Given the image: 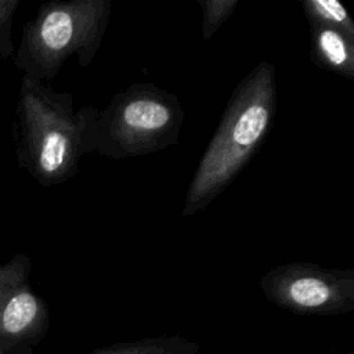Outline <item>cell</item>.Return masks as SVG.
<instances>
[{"instance_id":"1","label":"cell","mask_w":354,"mask_h":354,"mask_svg":"<svg viewBox=\"0 0 354 354\" xmlns=\"http://www.w3.org/2000/svg\"><path fill=\"white\" fill-rule=\"evenodd\" d=\"M98 113L91 105L75 108L68 91L22 76L12 122L18 166L43 187L71 180L95 151Z\"/></svg>"},{"instance_id":"2","label":"cell","mask_w":354,"mask_h":354,"mask_svg":"<svg viewBox=\"0 0 354 354\" xmlns=\"http://www.w3.org/2000/svg\"><path fill=\"white\" fill-rule=\"evenodd\" d=\"M277 109V68L261 61L241 79L188 185L183 216L213 202L267 138Z\"/></svg>"},{"instance_id":"3","label":"cell","mask_w":354,"mask_h":354,"mask_svg":"<svg viewBox=\"0 0 354 354\" xmlns=\"http://www.w3.org/2000/svg\"><path fill=\"white\" fill-rule=\"evenodd\" d=\"M109 0L48 1L22 29L14 64L22 76L50 84L64 64L76 57L80 68L93 62L105 36Z\"/></svg>"},{"instance_id":"4","label":"cell","mask_w":354,"mask_h":354,"mask_svg":"<svg viewBox=\"0 0 354 354\" xmlns=\"http://www.w3.org/2000/svg\"><path fill=\"white\" fill-rule=\"evenodd\" d=\"M183 122L176 94L151 83H133L100 111L94 153L127 159L163 151L178 142Z\"/></svg>"},{"instance_id":"5","label":"cell","mask_w":354,"mask_h":354,"mask_svg":"<svg viewBox=\"0 0 354 354\" xmlns=\"http://www.w3.org/2000/svg\"><path fill=\"white\" fill-rule=\"evenodd\" d=\"M260 289L274 306L300 315H342L354 310V270L293 261L267 271Z\"/></svg>"},{"instance_id":"6","label":"cell","mask_w":354,"mask_h":354,"mask_svg":"<svg viewBox=\"0 0 354 354\" xmlns=\"http://www.w3.org/2000/svg\"><path fill=\"white\" fill-rule=\"evenodd\" d=\"M32 263L15 253L0 264V351L39 342L48 328L46 301L30 286Z\"/></svg>"},{"instance_id":"7","label":"cell","mask_w":354,"mask_h":354,"mask_svg":"<svg viewBox=\"0 0 354 354\" xmlns=\"http://www.w3.org/2000/svg\"><path fill=\"white\" fill-rule=\"evenodd\" d=\"M310 58L321 69L354 80V39L340 30L310 25Z\"/></svg>"},{"instance_id":"8","label":"cell","mask_w":354,"mask_h":354,"mask_svg":"<svg viewBox=\"0 0 354 354\" xmlns=\"http://www.w3.org/2000/svg\"><path fill=\"white\" fill-rule=\"evenodd\" d=\"M88 354H202L198 343L183 335H162L95 348Z\"/></svg>"},{"instance_id":"9","label":"cell","mask_w":354,"mask_h":354,"mask_svg":"<svg viewBox=\"0 0 354 354\" xmlns=\"http://www.w3.org/2000/svg\"><path fill=\"white\" fill-rule=\"evenodd\" d=\"M303 12L308 25H319L343 32L354 39V19L337 0H303Z\"/></svg>"},{"instance_id":"10","label":"cell","mask_w":354,"mask_h":354,"mask_svg":"<svg viewBox=\"0 0 354 354\" xmlns=\"http://www.w3.org/2000/svg\"><path fill=\"white\" fill-rule=\"evenodd\" d=\"M202 8V39L209 40L232 15L238 0H196Z\"/></svg>"},{"instance_id":"11","label":"cell","mask_w":354,"mask_h":354,"mask_svg":"<svg viewBox=\"0 0 354 354\" xmlns=\"http://www.w3.org/2000/svg\"><path fill=\"white\" fill-rule=\"evenodd\" d=\"M19 3V0H0V57L3 59H14L15 55L11 28Z\"/></svg>"},{"instance_id":"12","label":"cell","mask_w":354,"mask_h":354,"mask_svg":"<svg viewBox=\"0 0 354 354\" xmlns=\"http://www.w3.org/2000/svg\"><path fill=\"white\" fill-rule=\"evenodd\" d=\"M340 354H354V351L350 350V351H347V353H340Z\"/></svg>"},{"instance_id":"13","label":"cell","mask_w":354,"mask_h":354,"mask_svg":"<svg viewBox=\"0 0 354 354\" xmlns=\"http://www.w3.org/2000/svg\"><path fill=\"white\" fill-rule=\"evenodd\" d=\"M0 354H4V353H1V351H0Z\"/></svg>"}]
</instances>
